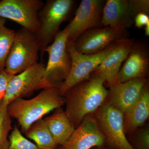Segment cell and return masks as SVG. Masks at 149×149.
Returning a JSON list of instances; mask_svg holds the SVG:
<instances>
[{
    "label": "cell",
    "instance_id": "obj_4",
    "mask_svg": "<svg viewBox=\"0 0 149 149\" xmlns=\"http://www.w3.org/2000/svg\"><path fill=\"white\" fill-rule=\"evenodd\" d=\"M73 0H48L38 14L40 29L36 33L42 59L45 50L53 42L62 23L72 12Z\"/></svg>",
    "mask_w": 149,
    "mask_h": 149
},
{
    "label": "cell",
    "instance_id": "obj_28",
    "mask_svg": "<svg viewBox=\"0 0 149 149\" xmlns=\"http://www.w3.org/2000/svg\"></svg>",
    "mask_w": 149,
    "mask_h": 149
},
{
    "label": "cell",
    "instance_id": "obj_14",
    "mask_svg": "<svg viewBox=\"0 0 149 149\" xmlns=\"http://www.w3.org/2000/svg\"><path fill=\"white\" fill-rule=\"evenodd\" d=\"M135 42V39L128 38L118 41L111 53L93 72L103 76L109 87L118 83V74L120 68Z\"/></svg>",
    "mask_w": 149,
    "mask_h": 149
},
{
    "label": "cell",
    "instance_id": "obj_1",
    "mask_svg": "<svg viewBox=\"0 0 149 149\" xmlns=\"http://www.w3.org/2000/svg\"><path fill=\"white\" fill-rule=\"evenodd\" d=\"M105 82L103 76L93 72L88 79L74 85L63 96L66 106L64 111L74 128L106 101L109 90L104 86Z\"/></svg>",
    "mask_w": 149,
    "mask_h": 149
},
{
    "label": "cell",
    "instance_id": "obj_15",
    "mask_svg": "<svg viewBox=\"0 0 149 149\" xmlns=\"http://www.w3.org/2000/svg\"><path fill=\"white\" fill-rule=\"evenodd\" d=\"M149 68L148 48L143 43L136 42L120 68L118 74V82L124 83L138 77H147Z\"/></svg>",
    "mask_w": 149,
    "mask_h": 149
},
{
    "label": "cell",
    "instance_id": "obj_8",
    "mask_svg": "<svg viewBox=\"0 0 149 149\" xmlns=\"http://www.w3.org/2000/svg\"><path fill=\"white\" fill-rule=\"evenodd\" d=\"M44 4L41 0H2L0 17L36 33L40 27L38 14Z\"/></svg>",
    "mask_w": 149,
    "mask_h": 149
},
{
    "label": "cell",
    "instance_id": "obj_19",
    "mask_svg": "<svg viewBox=\"0 0 149 149\" xmlns=\"http://www.w3.org/2000/svg\"><path fill=\"white\" fill-rule=\"evenodd\" d=\"M24 134L40 149H56L58 146L43 118L33 123Z\"/></svg>",
    "mask_w": 149,
    "mask_h": 149
},
{
    "label": "cell",
    "instance_id": "obj_9",
    "mask_svg": "<svg viewBox=\"0 0 149 149\" xmlns=\"http://www.w3.org/2000/svg\"><path fill=\"white\" fill-rule=\"evenodd\" d=\"M129 36L128 30H116L110 27H97L85 31L72 43L78 52L95 54L106 50Z\"/></svg>",
    "mask_w": 149,
    "mask_h": 149
},
{
    "label": "cell",
    "instance_id": "obj_25",
    "mask_svg": "<svg viewBox=\"0 0 149 149\" xmlns=\"http://www.w3.org/2000/svg\"><path fill=\"white\" fill-rule=\"evenodd\" d=\"M13 75L5 69L0 70V101L3 100L9 83Z\"/></svg>",
    "mask_w": 149,
    "mask_h": 149
},
{
    "label": "cell",
    "instance_id": "obj_6",
    "mask_svg": "<svg viewBox=\"0 0 149 149\" xmlns=\"http://www.w3.org/2000/svg\"><path fill=\"white\" fill-rule=\"evenodd\" d=\"M106 142L115 149H135L126 137L124 114L107 102L93 113Z\"/></svg>",
    "mask_w": 149,
    "mask_h": 149
},
{
    "label": "cell",
    "instance_id": "obj_7",
    "mask_svg": "<svg viewBox=\"0 0 149 149\" xmlns=\"http://www.w3.org/2000/svg\"><path fill=\"white\" fill-rule=\"evenodd\" d=\"M115 45L100 53L88 55L78 52L72 43L68 42L67 49L71 58V69L68 76L59 89L60 95L63 97L74 85L88 79L111 53Z\"/></svg>",
    "mask_w": 149,
    "mask_h": 149
},
{
    "label": "cell",
    "instance_id": "obj_23",
    "mask_svg": "<svg viewBox=\"0 0 149 149\" xmlns=\"http://www.w3.org/2000/svg\"><path fill=\"white\" fill-rule=\"evenodd\" d=\"M130 12L134 17L139 13L149 15V0H128Z\"/></svg>",
    "mask_w": 149,
    "mask_h": 149
},
{
    "label": "cell",
    "instance_id": "obj_10",
    "mask_svg": "<svg viewBox=\"0 0 149 149\" xmlns=\"http://www.w3.org/2000/svg\"><path fill=\"white\" fill-rule=\"evenodd\" d=\"M103 0H82L74 18L66 26L68 42L73 43L82 33L88 29L102 27Z\"/></svg>",
    "mask_w": 149,
    "mask_h": 149
},
{
    "label": "cell",
    "instance_id": "obj_20",
    "mask_svg": "<svg viewBox=\"0 0 149 149\" xmlns=\"http://www.w3.org/2000/svg\"><path fill=\"white\" fill-rule=\"evenodd\" d=\"M7 19L0 17V70L5 69L7 58L12 45L15 31L6 26Z\"/></svg>",
    "mask_w": 149,
    "mask_h": 149
},
{
    "label": "cell",
    "instance_id": "obj_16",
    "mask_svg": "<svg viewBox=\"0 0 149 149\" xmlns=\"http://www.w3.org/2000/svg\"><path fill=\"white\" fill-rule=\"evenodd\" d=\"M128 0H107L105 2L102 25L116 30H128L134 23Z\"/></svg>",
    "mask_w": 149,
    "mask_h": 149
},
{
    "label": "cell",
    "instance_id": "obj_13",
    "mask_svg": "<svg viewBox=\"0 0 149 149\" xmlns=\"http://www.w3.org/2000/svg\"><path fill=\"white\" fill-rule=\"evenodd\" d=\"M105 143L104 136L92 114L84 118L61 149H91L102 147Z\"/></svg>",
    "mask_w": 149,
    "mask_h": 149
},
{
    "label": "cell",
    "instance_id": "obj_26",
    "mask_svg": "<svg viewBox=\"0 0 149 149\" xmlns=\"http://www.w3.org/2000/svg\"><path fill=\"white\" fill-rule=\"evenodd\" d=\"M134 23L137 28H141L149 23V15L145 13H139L134 18Z\"/></svg>",
    "mask_w": 149,
    "mask_h": 149
},
{
    "label": "cell",
    "instance_id": "obj_2",
    "mask_svg": "<svg viewBox=\"0 0 149 149\" xmlns=\"http://www.w3.org/2000/svg\"><path fill=\"white\" fill-rule=\"evenodd\" d=\"M64 104V98L60 95L59 89L51 88L43 89L33 98L14 100L8 104L7 110L11 117L18 122L22 132L25 133L34 123Z\"/></svg>",
    "mask_w": 149,
    "mask_h": 149
},
{
    "label": "cell",
    "instance_id": "obj_3",
    "mask_svg": "<svg viewBox=\"0 0 149 149\" xmlns=\"http://www.w3.org/2000/svg\"><path fill=\"white\" fill-rule=\"evenodd\" d=\"M67 27L59 31L51 45L45 50L49 58L38 90L51 88L59 89L68 76L71 67V58L67 49Z\"/></svg>",
    "mask_w": 149,
    "mask_h": 149
},
{
    "label": "cell",
    "instance_id": "obj_21",
    "mask_svg": "<svg viewBox=\"0 0 149 149\" xmlns=\"http://www.w3.org/2000/svg\"><path fill=\"white\" fill-rule=\"evenodd\" d=\"M7 106L3 100L0 101V149H8V135L13 128L12 118L8 111Z\"/></svg>",
    "mask_w": 149,
    "mask_h": 149
},
{
    "label": "cell",
    "instance_id": "obj_12",
    "mask_svg": "<svg viewBox=\"0 0 149 149\" xmlns=\"http://www.w3.org/2000/svg\"><path fill=\"white\" fill-rule=\"evenodd\" d=\"M148 84V77H138L124 83L118 82L109 87L106 102L125 114L139 100Z\"/></svg>",
    "mask_w": 149,
    "mask_h": 149
},
{
    "label": "cell",
    "instance_id": "obj_27",
    "mask_svg": "<svg viewBox=\"0 0 149 149\" xmlns=\"http://www.w3.org/2000/svg\"><path fill=\"white\" fill-rule=\"evenodd\" d=\"M145 36L148 37L149 36V23L145 26Z\"/></svg>",
    "mask_w": 149,
    "mask_h": 149
},
{
    "label": "cell",
    "instance_id": "obj_24",
    "mask_svg": "<svg viewBox=\"0 0 149 149\" xmlns=\"http://www.w3.org/2000/svg\"><path fill=\"white\" fill-rule=\"evenodd\" d=\"M133 134H135V141L139 149H149L148 127L137 130Z\"/></svg>",
    "mask_w": 149,
    "mask_h": 149
},
{
    "label": "cell",
    "instance_id": "obj_22",
    "mask_svg": "<svg viewBox=\"0 0 149 149\" xmlns=\"http://www.w3.org/2000/svg\"><path fill=\"white\" fill-rule=\"evenodd\" d=\"M8 140V149H40L36 144L25 138L16 125L9 136Z\"/></svg>",
    "mask_w": 149,
    "mask_h": 149
},
{
    "label": "cell",
    "instance_id": "obj_11",
    "mask_svg": "<svg viewBox=\"0 0 149 149\" xmlns=\"http://www.w3.org/2000/svg\"><path fill=\"white\" fill-rule=\"evenodd\" d=\"M45 66L43 62H40L13 75L9 83L4 102L8 105L14 100L29 97L38 91Z\"/></svg>",
    "mask_w": 149,
    "mask_h": 149
},
{
    "label": "cell",
    "instance_id": "obj_17",
    "mask_svg": "<svg viewBox=\"0 0 149 149\" xmlns=\"http://www.w3.org/2000/svg\"><path fill=\"white\" fill-rule=\"evenodd\" d=\"M149 117V84L146 86L141 97L127 113L124 114L125 134H133L142 126Z\"/></svg>",
    "mask_w": 149,
    "mask_h": 149
},
{
    "label": "cell",
    "instance_id": "obj_5",
    "mask_svg": "<svg viewBox=\"0 0 149 149\" xmlns=\"http://www.w3.org/2000/svg\"><path fill=\"white\" fill-rule=\"evenodd\" d=\"M40 52L36 33L22 27L15 31L5 69L13 75L23 72L38 62Z\"/></svg>",
    "mask_w": 149,
    "mask_h": 149
},
{
    "label": "cell",
    "instance_id": "obj_18",
    "mask_svg": "<svg viewBox=\"0 0 149 149\" xmlns=\"http://www.w3.org/2000/svg\"><path fill=\"white\" fill-rule=\"evenodd\" d=\"M54 140L58 145L63 146L70 139L75 128L62 108L44 118Z\"/></svg>",
    "mask_w": 149,
    "mask_h": 149
},
{
    "label": "cell",
    "instance_id": "obj_29",
    "mask_svg": "<svg viewBox=\"0 0 149 149\" xmlns=\"http://www.w3.org/2000/svg\"></svg>",
    "mask_w": 149,
    "mask_h": 149
}]
</instances>
